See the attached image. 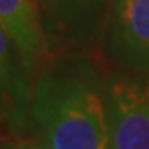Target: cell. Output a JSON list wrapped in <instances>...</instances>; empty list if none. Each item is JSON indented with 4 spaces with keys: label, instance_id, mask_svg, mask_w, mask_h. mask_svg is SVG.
Masks as SVG:
<instances>
[{
    "label": "cell",
    "instance_id": "obj_6",
    "mask_svg": "<svg viewBox=\"0 0 149 149\" xmlns=\"http://www.w3.org/2000/svg\"><path fill=\"white\" fill-rule=\"evenodd\" d=\"M0 25L15 43L28 73L35 78L38 68L50 56L38 0H0Z\"/></svg>",
    "mask_w": 149,
    "mask_h": 149
},
{
    "label": "cell",
    "instance_id": "obj_4",
    "mask_svg": "<svg viewBox=\"0 0 149 149\" xmlns=\"http://www.w3.org/2000/svg\"><path fill=\"white\" fill-rule=\"evenodd\" d=\"M101 53L118 68L149 71V0H111Z\"/></svg>",
    "mask_w": 149,
    "mask_h": 149
},
{
    "label": "cell",
    "instance_id": "obj_5",
    "mask_svg": "<svg viewBox=\"0 0 149 149\" xmlns=\"http://www.w3.org/2000/svg\"><path fill=\"white\" fill-rule=\"evenodd\" d=\"M32 88L33 76L0 25V123L17 131L30 123Z\"/></svg>",
    "mask_w": 149,
    "mask_h": 149
},
{
    "label": "cell",
    "instance_id": "obj_3",
    "mask_svg": "<svg viewBox=\"0 0 149 149\" xmlns=\"http://www.w3.org/2000/svg\"><path fill=\"white\" fill-rule=\"evenodd\" d=\"M111 0H38L48 55L101 52Z\"/></svg>",
    "mask_w": 149,
    "mask_h": 149
},
{
    "label": "cell",
    "instance_id": "obj_2",
    "mask_svg": "<svg viewBox=\"0 0 149 149\" xmlns=\"http://www.w3.org/2000/svg\"><path fill=\"white\" fill-rule=\"evenodd\" d=\"M108 149H149V71L104 74Z\"/></svg>",
    "mask_w": 149,
    "mask_h": 149
},
{
    "label": "cell",
    "instance_id": "obj_1",
    "mask_svg": "<svg viewBox=\"0 0 149 149\" xmlns=\"http://www.w3.org/2000/svg\"><path fill=\"white\" fill-rule=\"evenodd\" d=\"M104 74L93 55L48 56L33 78L30 123L52 149H108Z\"/></svg>",
    "mask_w": 149,
    "mask_h": 149
},
{
    "label": "cell",
    "instance_id": "obj_8",
    "mask_svg": "<svg viewBox=\"0 0 149 149\" xmlns=\"http://www.w3.org/2000/svg\"><path fill=\"white\" fill-rule=\"evenodd\" d=\"M0 149H22V146H20V141H17V143H7V144H3Z\"/></svg>",
    "mask_w": 149,
    "mask_h": 149
},
{
    "label": "cell",
    "instance_id": "obj_7",
    "mask_svg": "<svg viewBox=\"0 0 149 149\" xmlns=\"http://www.w3.org/2000/svg\"><path fill=\"white\" fill-rule=\"evenodd\" d=\"M22 149H52L48 144H45L40 139V141H20Z\"/></svg>",
    "mask_w": 149,
    "mask_h": 149
}]
</instances>
